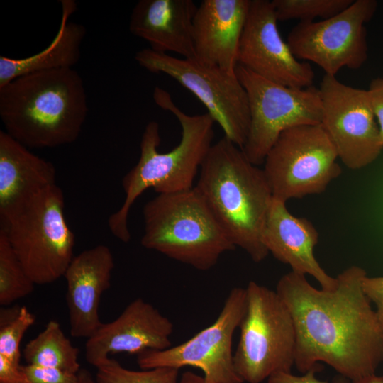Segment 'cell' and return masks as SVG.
Instances as JSON below:
<instances>
[{
	"mask_svg": "<svg viewBox=\"0 0 383 383\" xmlns=\"http://www.w3.org/2000/svg\"><path fill=\"white\" fill-rule=\"evenodd\" d=\"M365 276L352 265L336 277L333 290L316 289L293 271L279 279L275 291L294 320L299 372L324 362L351 381L376 373L383 362V331L363 290Z\"/></svg>",
	"mask_w": 383,
	"mask_h": 383,
	"instance_id": "cell-1",
	"label": "cell"
},
{
	"mask_svg": "<svg viewBox=\"0 0 383 383\" xmlns=\"http://www.w3.org/2000/svg\"><path fill=\"white\" fill-rule=\"evenodd\" d=\"M87 113L84 82L72 68L24 74L0 87L5 131L27 148L74 142Z\"/></svg>",
	"mask_w": 383,
	"mask_h": 383,
	"instance_id": "cell-2",
	"label": "cell"
},
{
	"mask_svg": "<svg viewBox=\"0 0 383 383\" xmlns=\"http://www.w3.org/2000/svg\"><path fill=\"white\" fill-rule=\"evenodd\" d=\"M155 104L172 113L182 128L179 144L167 152H160V126L150 121L145 126L140 144L137 164L123 177L122 187L125 199L121 206L108 220L111 233L123 243L131 240L128 218L131 206L148 189L158 194L175 193L193 188L214 136L213 118L208 113L188 115L173 101L165 89L156 87Z\"/></svg>",
	"mask_w": 383,
	"mask_h": 383,
	"instance_id": "cell-3",
	"label": "cell"
},
{
	"mask_svg": "<svg viewBox=\"0 0 383 383\" xmlns=\"http://www.w3.org/2000/svg\"><path fill=\"white\" fill-rule=\"evenodd\" d=\"M195 188L233 245L260 262L269 252L262 233L273 199L263 170L223 136L212 145Z\"/></svg>",
	"mask_w": 383,
	"mask_h": 383,
	"instance_id": "cell-4",
	"label": "cell"
},
{
	"mask_svg": "<svg viewBox=\"0 0 383 383\" xmlns=\"http://www.w3.org/2000/svg\"><path fill=\"white\" fill-rule=\"evenodd\" d=\"M143 216L145 248L199 270H210L235 248L195 187L158 194L144 206Z\"/></svg>",
	"mask_w": 383,
	"mask_h": 383,
	"instance_id": "cell-5",
	"label": "cell"
},
{
	"mask_svg": "<svg viewBox=\"0 0 383 383\" xmlns=\"http://www.w3.org/2000/svg\"><path fill=\"white\" fill-rule=\"evenodd\" d=\"M246 310L233 353L235 371L243 382L261 383L294 365L296 334L292 316L275 290L250 282Z\"/></svg>",
	"mask_w": 383,
	"mask_h": 383,
	"instance_id": "cell-6",
	"label": "cell"
},
{
	"mask_svg": "<svg viewBox=\"0 0 383 383\" xmlns=\"http://www.w3.org/2000/svg\"><path fill=\"white\" fill-rule=\"evenodd\" d=\"M64 208L63 192L55 184L1 225L35 284H50L63 277L74 257V235Z\"/></svg>",
	"mask_w": 383,
	"mask_h": 383,
	"instance_id": "cell-7",
	"label": "cell"
},
{
	"mask_svg": "<svg viewBox=\"0 0 383 383\" xmlns=\"http://www.w3.org/2000/svg\"><path fill=\"white\" fill-rule=\"evenodd\" d=\"M338 158L321 124L302 125L279 135L262 170L273 197L287 202L323 192L342 172Z\"/></svg>",
	"mask_w": 383,
	"mask_h": 383,
	"instance_id": "cell-8",
	"label": "cell"
},
{
	"mask_svg": "<svg viewBox=\"0 0 383 383\" xmlns=\"http://www.w3.org/2000/svg\"><path fill=\"white\" fill-rule=\"evenodd\" d=\"M235 72L248 98L250 126L242 150L255 165H263L279 135L298 126L321 124L319 89L296 88L266 79L240 65Z\"/></svg>",
	"mask_w": 383,
	"mask_h": 383,
	"instance_id": "cell-9",
	"label": "cell"
},
{
	"mask_svg": "<svg viewBox=\"0 0 383 383\" xmlns=\"http://www.w3.org/2000/svg\"><path fill=\"white\" fill-rule=\"evenodd\" d=\"M135 60L148 71L164 73L191 91L220 125L224 136L243 148L250 130V113L247 93L236 74H228L195 58H177L150 48L138 51Z\"/></svg>",
	"mask_w": 383,
	"mask_h": 383,
	"instance_id": "cell-10",
	"label": "cell"
},
{
	"mask_svg": "<svg viewBox=\"0 0 383 383\" xmlns=\"http://www.w3.org/2000/svg\"><path fill=\"white\" fill-rule=\"evenodd\" d=\"M377 5L376 0H355L329 18L300 21L287 43L296 58L313 62L326 74L335 76L343 67L358 69L367 59L365 24Z\"/></svg>",
	"mask_w": 383,
	"mask_h": 383,
	"instance_id": "cell-11",
	"label": "cell"
},
{
	"mask_svg": "<svg viewBox=\"0 0 383 383\" xmlns=\"http://www.w3.org/2000/svg\"><path fill=\"white\" fill-rule=\"evenodd\" d=\"M245 310V288H233L211 325L183 343L138 355V366L142 370L192 366L201 370L211 383H243L235 369L232 342Z\"/></svg>",
	"mask_w": 383,
	"mask_h": 383,
	"instance_id": "cell-12",
	"label": "cell"
},
{
	"mask_svg": "<svg viewBox=\"0 0 383 383\" xmlns=\"http://www.w3.org/2000/svg\"><path fill=\"white\" fill-rule=\"evenodd\" d=\"M321 124L348 168L359 170L373 162L383 145L367 89L348 86L326 74L320 84Z\"/></svg>",
	"mask_w": 383,
	"mask_h": 383,
	"instance_id": "cell-13",
	"label": "cell"
},
{
	"mask_svg": "<svg viewBox=\"0 0 383 383\" xmlns=\"http://www.w3.org/2000/svg\"><path fill=\"white\" fill-rule=\"evenodd\" d=\"M277 21L272 1L251 0L238 65L284 86H312L315 74L311 65L295 57L279 34Z\"/></svg>",
	"mask_w": 383,
	"mask_h": 383,
	"instance_id": "cell-14",
	"label": "cell"
},
{
	"mask_svg": "<svg viewBox=\"0 0 383 383\" xmlns=\"http://www.w3.org/2000/svg\"><path fill=\"white\" fill-rule=\"evenodd\" d=\"M173 323L151 304L141 298L132 301L113 321L102 323L85 344V358L97 367L109 355H137L146 350H163L172 346Z\"/></svg>",
	"mask_w": 383,
	"mask_h": 383,
	"instance_id": "cell-15",
	"label": "cell"
},
{
	"mask_svg": "<svg viewBox=\"0 0 383 383\" xmlns=\"http://www.w3.org/2000/svg\"><path fill=\"white\" fill-rule=\"evenodd\" d=\"M113 268V254L105 245L84 250L70 262L63 277L72 336L89 338L102 324L100 301L111 286Z\"/></svg>",
	"mask_w": 383,
	"mask_h": 383,
	"instance_id": "cell-16",
	"label": "cell"
},
{
	"mask_svg": "<svg viewBox=\"0 0 383 383\" xmlns=\"http://www.w3.org/2000/svg\"><path fill=\"white\" fill-rule=\"evenodd\" d=\"M251 0H203L194 18L195 59L235 74Z\"/></svg>",
	"mask_w": 383,
	"mask_h": 383,
	"instance_id": "cell-17",
	"label": "cell"
},
{
	"mask_svg": "<svg viewBox=\"0 0 383 383\" xmlns=\"http://www.w3.org/2000/svg\"><path fill=\"white\" fill-rule=\"evenodd\" d=\"M269 253L292 271L312 276L324 290H333L336 277L330 276L314 256L318 233L311 221L292 215L286 202L273 197L262 233Z\"/></svg>",
	"mask_w": 383,
	"mask_h": 383,
	"instance_id": "cell-18",
	"label": "cell"
},
{
	"mask_svg": "<svg viewBox=\"0 0 383 383\" xmlns=\"http://www.w3.org/2000/svg\"><path fill=\"white\" fill-rule=\"evenodd\" d=\"M0 131V221L5 223L56 184L54 165Z\"/></svg>",
	"mask_w": 383,
	"mask_h": 383,
	"instance_id": "cell-19",
	"label": "cell"
},
{
	"mask_svg": "<svg viewBox=\"0 0 383 383\" xmlns=\"http://www.w3.org/2000/svg\"><path fill=\"white\" fill-rule=\"evenodd\" d=\"M193 0H140L133 9L130 32L160 53L174 52L195 58Z\"/></svg>",
	"mask_w": 383,
	"mask_h": 383,
	"instance_id": "cell-20",
	"label": "cell"
},
{
	"mask_svg": "<svg viewBox=\"0 0 383 383\" xmlns=\"http://www.w3.org/2000/svg\"><path fill=\"white\" fill-rule=\"evenodd\" d=\"M62 18L59 29L50 45L29 57L13 59L0 56V87L30 73L72 68L80 57L81 45L86 34L84 26L69 22L77 10L74 0H60Z\"/></svg>",
	"mask_w": 383,
	"mask_h": 383,
	"instance_id": "cell-21",
	"label": "cell"
},
{
	"mask_svg": "<svg viewBox=\"0 0 383 383\" xmlns=\"http://www.w3.org/2000/svg\"><path fill=\"white\" fill-rule=\"evenodd\" d=\"M79 350L64 334L60 324L50 321L44 330L30 340L23 350L27 365L54 367L77 374Z\"/></svg>",
	"mask_w": 383,
	"mask_h": 383,
	"instance_id": "cell-22",
	"label": "cell"
},
{
	"mask_svg": "<svg viewBox=\"0 0 383 383\" xmlns=\"http://www.w3.org/2000/svg\"><path fill=\"white\" fill-rule=\"evenodd\" d=\"M35 284L0 228V305L7 306L29 295Z\"/></svg>",
	"mask_w": 383,
	"mask_h": 383,
	"instance_id": "cell-23",
	"label": "cell"
},
{
	"mask_svg": "<svg viewBox=\"0 0 383 383\" xmlns=\"http://www.w3.org/2000/svg\"><path fill=\"white\" fill-rule=\"evenodd\" d=\"M96 383H178L179 369L159 367L140 371L123 367L109 357L97 367Z\"/></svg>",
	"mask_w": 383,
	"mask_h": 383,
	"instance_id": "cell-24",
	"label": "cell"
},
{
	"mask_svg": "<svg viewBox=\"0 0 383 383\" xmlns=\"http://www.w3.org/2000/svg\"><path fill=\"white\" fill-rule=\"evenodd\" d=\"M35 316L26 306L1 309L0 314V355L20 365V344Z\"/></svg>",
	"mask_w": 383,
	"mask_h": 383,
	"instance_id": "cell-25",
	"label": "cell"
},
{
	"mask_svg": "<svg viewBox=\"0 0 383 383\" xmlns=\"http://www.w3.org/2000/svg\"><path fill=\"white\" fill-rule=\"evenodd\" d=\"M353 0H272L278 21H311L329 18L348 8Z\"/></svg>",
	"mask_w": 383,
	"mask_h": 383,
	"instance_id": "cell-26",
	"label": "cell"
},
{
	"mask_svg": "<svg viewBox=\"0 0 383 383\" xmlns=\"http://www.w3.org/2000/svg\"><path fill=\"white\" fill-rule=\"evenodd\" d=\"M30 383H79L77 374L33 365H21Z\"/></svg>",
	"mask_w": 383,
	"mask_h": 383,
	"instance_id": "cell-27",
	"label": "cell"
},
{
	"mask_svg": "<svg viewBox=\"0 0 383 383\" xmlns=\"http://www.w3.org/2000/svg\"><path fill=\"white\" fill-rule=\"evenodd\" d=\"M321 369V366L314 367L301 375H294L292 372H279L272 375L268 379V383H329L323 381L316 377V372ZM331 383H351V380L339 374L334 378Z\"/></svg>",
	"mask_w": 383,
	"mask_h": 383,
	"instance_id": "cell-28",
	"label": "cell"
},
{
	"mask_svg": "<svg viewBox=\"0 0 383 383\" xmlns=\"http://www.w3.org/2000/svg\"><path fill=\"white\" fill-rule=\"evenodd\" d=\"M362 287L371 303L375 305V311L383 331V277L365 276Z\"/></svg>",
	"mask_w": 383,
	"mask_h": 383,
	"instance_id": "cell-29",
	"label": "cell"
},
{
	"mask_svg": "<svg viewBox=\"0 0 383 383\" xmlns=\"http://www.w3.org/2000/svg\"><path fill=\"white\" fill-rule=\"evenodd\" d=\"M367 91L383 145V77L374 79L370 82Z\"/></svg>",
	"mask_w": 383,
	"mask_h": 383,
	"instance_id": "cell-30",
	"label": "cell"
},
{
	"mask_svg": "<svg viewBox=\"0 0 383 383\" xmlns=\"http://www.w3.org/2000/svg\"><path fill=\"white\" fill-rule=\"evenodd\" d=\"M0 383H30L21 365L0 355Z\"/></svg>",
	"mask_w": 383,
	"mask_h": 383,
	"instance_id": "cell-31",
	"label": "cell"
},
{
	"mask_svg": "<svg viewBox=\"0 0 383 383\" xmlns=\"http://www.w3.org/2000/svg\"><path fill=\"white\" fill-rule=\"evenodd\" d=\"M178 383H211L206 381L204 376H200L194 372L187 371L184 372Z\"/></svg>",
	"mask_w": 383,
	"mask_h": 383,
	"instance_id": "cell-32",
	"label": "cell"
},
{
	"mask_svg": "<svg viewBox=\"0 0 383 383\" xmlns=\"http://www.w3.org/2000/svg\"><path fill=\"white\" fill-rule=\"evenodd\" d=\"M351 383H383V376L375 373L351 381Z\"/></svg>",
	"mask_w": 383,
	"mask_h": 383,
	"instance_id": "cell-33",
	"label": "cell"
},
{
	"mask_svg": "<svg viewBox=\"0 0 383 383\" xmlns=\"http://www.w3.org/2000/svg\"><path fill=\"white\" fill-rule=\"evenodd\" d=\"M77 374L79 383H96L91 373L86 369H81Z\"/></svg>",
	"mask_w": 383,
	"mask_h": 383,
	"instance_id": "cell-34",
	"label": "cell"
}]
</instances>
